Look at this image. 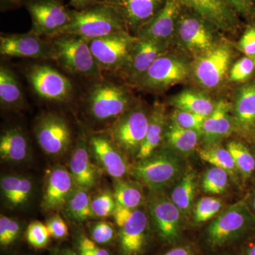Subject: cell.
Masks as SVG:
<instances>
[{
	"label": "cell",
	"instance_id": "ee69618b",
	"mask_svg": "<svg viewBox=\"0 0 255 255\" xmlns=\"http://www.w3.org/2000/svg\"><path fill=\"white\" fill-rule=\"evenodd\" d=\"M238 15L255 19V0H223Z\"/></svg>",
	"mask_w": 255,
	"mask_h": 255
},
{
	"label": "cell",
	"instance_id": "30bf717a",
	"mask_svg": "<svg viewBox=\"0 0 255 255\" xmlns=\"http://www.w3.org/2000/svg\"><path fill=\"white\" fill-rule=\"evenodd\" d=\"M213 28H216L205 18L184 7L176 34L185 49L199 56L215 46Z\"/></svg>",
	"mask_w": 255,
	"mask_h": 255
},
{
	"label": "cell",
	"instance_id": "f5cc1de1",
	"mask_svg": "<svg viewBox=\"0 0 255 255\" xmlns=\"http://www.w3.org/2000/svg\"><path fill=\"white\" fill-rule=\"evenodd\" d=\"M27 1L28 0H1V3L4 6H12V7L24 5Z\"/></svg>",
	"mask_w": 255,
	"mask_h": 255
},
{
	"label": "cell",
	"instance_id": "b9f144b4",
	"mask_svg": "<svg viewBox=\"0 0 255 255\" xmlns=\"http://www.w3.org/2000/svg\"><path fill=\"white\" fill-rule=\"evenodd\" d=\"M19 224L14 219L1 216L0 218V243L7 246L16 241L19 234Z\"/></svg>",
	"mask_w": 255,
	"mask_h": 255
},
{
	"label": "cell",
	"instance_id": "7402d4cb",
	"mask_svg": "<svg viewBox=\"0 0 255 255\" xmlns=\"http://www.w3.org/2000/svg\"><path fill=\"white\" fill-rule=\"evenodd\" d=\"M183 9L184 6L179 0H166L165 4L158 14L135 36L166 43L176 33Z\"/></svg>",
	"mask_w": 255,
	"mask_h": 255
},
{
	"label": "cell",
	"instance_id": "8fae6325",
	"mask_svg": "<svg viewBox=\"0 0 255 255\" xmlns=\"http://www.w3.org/2000/svg\"><path fill=\"white\" fill-rule=\"evenodd\" d=\"M151 220L157 235L164 243L174 244L182 237L183 216L170 198L155 192L148 201Z\"/></svg>",
	"mask_w": 255,
	"mask_h": 255
},
{
	"label": "cell",
	"instance_id": "5b68a950",
	"mask_svg": "<svg viewBox=\"0 0 255 255\" xmlns=\"http://www.w3.org/2000/svg\"><path fill=\"white\" fill-rule=\"evenodd\" d=\"M134 177L154 192L177 182L184 172V163L174 150L154 152L147 158L139 160L131 169Z\"/></svg>",
	"mask_w": 255,
	"mask_h": 255
},
{
	"label": "cell",
	"instance_id": "3957f363",
	"mask_svg": "<svg viewBox=\"0 0 255 255\" xmlns=\"http://www.w3.org/2000/svg\"><path fill=\"white\" fill-rule=\"evenodd\" d=\"M248 196L228 206L216 216L206 231V241L213 249L243 237L255 228V215Z\"/></svg>",
	"mask_w": 255,
	"mask_h": 255
},
{
	"label": "cell",
	"instance_id": "f907efd6",
	"mask_svg": "<svg viewBox=\"0 0 255 255\" xmlns=\"http://www.w3.org/2000/svg\"><path fill=\"white\" fill-rule=\"evenodd\" d=\"M103 0H70V5L74 9L82 10L93 6Z\"/></svg>",
	"mask_w": 255,
	"mask_h": 255
},
{
	"label": "cell",
	"instance_id": "4316f807",
	"mask_svg": "<svg viewBox=\"0 0 255 255\" xmlns=\"http://www.w3.org/2000/svg\"><path fill=\"white\" fill-rule=\"evenodd\" d=\"M28 154V142L26 135L18 128L5 130L0 137V156L6 162H19Z\"/></svg>",
	"mask_w": 255,
	"mask_h": 255
},
{
	"label": "cell",
	"instance_id": "2e32d148",
	"mask_svg": "<svg viewBox=\"0 0 255 255\" xmlns=\"http://www.w3.org/2000/svg\"><path fill=\"white\" fill-rule=\"evenodd\" d=\"M1 55L31 59L53 60L50 40L43 39L31 31L26 33L1 34L0 36Z\"/></svg>",
	"mask_w": 255,
	"mask_h": 255
},
{
	"label": "cell",
	"instance_id": "d6a6232c",
	"mask_svg": "<svg viewBox=\"0 0 255 255\" xmlns=\"http://www.w3.org/2000/svg\"><path fill=\"white\" fill-rule=\"evenodd\" d=\"M114 196L119 205L128 209H138L144 201L141 188L138 184L123 179H115Z\"/></svg>",
	"mask_w": 255,
	"mask_h": 255
},
{
	"label": "cell",
	"instance_id": "836d02e7",
	"mask_svg": "<svg viewBox=\"0 0 255 255\" xmlns=\"http://www.w3.org/2000/svg\"><path fill=\"white\" fill-rule=\"evenodd\" d=\"M198 153L202 160L214 167L227 171L230 175H232L234 179H237L239 172L232 155L227 148H223L217 145L207 146L205 148L200 149Z\"/></svg>",
	"mask_w": 255,
	"mask_h": 255
},
{
	"label": "cell",
	"instance_id": "9a60e30c",
	"mask_svg": "<svg viewBox=\"0 0 255 255\" xmlns=\"http://www.w3.org/2000/svg\"><path fill=\"white\" fill-rule=\"evenodd\" d=\"M188 73L187 65L182 61L163 55L155 60L135 85L149 91H159L184 81Z\"/></svg>",
	"mask_w": 255,
	"mask_h": 255
},
{
	"label": "cell",
	"instance_id": "7dc6e473",
	"mask_svg": "<svg viewBox=\"0 0 255 255\" xmlns=\"http://www.w3.org/2000/svg\"><path fill=\"white\" fill-rule=\"evenodd\" d=\"M50 236L55 239H63L68 235V228L66 223L60 216H53L46 223Z\"/></svg>",
	"mask_w": 255,
	"mask_h": 255
},
{
	"label": "cell",
	"instance_id": "f35d334b",
	"mask_svg": "<svg viewBox=\"0 0 255 255\" xmlns=\"http://www.w3.org/2000/svg\"><path fill=\"white\" fill-rule=\"evenodd\" d=\"M117 206L114 194L110 191H104L92 200V209L95 217L107 218L113 216Z\"/></svg>",
	"mask_w": 255,
	"mask_h": 255
},
{
	"label": "cell",
	"instance_id": "7a4b0ae2",
	"mask_svg": "<svg viewBox=\"0 0 255 255\" xmlns=\"http://www.w3.org/2000/svg\"><path fill=\"white\" fill-rule=\"evenodd\" d=\"M122 31H128L123 21L103 0L87 9L72 10L71 21L56 36L75 35L91 41Z\"/></svg>",
	"mask_w": 255,
	"mask_h": 255
},
{
	"label": "cell",
	"instance_id": "7bdbcfd3",
	"mask_svg": "<svg viewBox=\"0 0 255 255\" xmlns=\"http://www.w3.org/2000/svg\"><path fill=\"white\" fill-rule=\"evenodd\" d=\"M255 69L254 62L251 57H245L234 64L230 73L232 82H243L251 76Z\"/></svg>",
	"mask_w": 255,
	"mask_h": 255
},
{
	"label": "cell",
	"instance_id": "9c48e42d",
	"mask_svg": "<svg viewBox=\"0 0 255 255\" xmlns=\"http://www.w3.org/2000/svg\"><path fill=\"white\" fill-rule=\"evenodd\" d=\"M26 77L32 90L42 100L63 103L73 97L74 88L70 79L50 65H31L26 70Z\"/></svg>",
	"mask_w": 255,
	"mask_h": 255
},
{
	"label": "cell",
	"instance_id": "c3c4849f",
	"mask_svg": "<svg viewBox=\"0 0 255 255\" xmlns=\"http://www.w3.org/2000/svg\"><path fill=\"white\" fill-rule=\"evenodd\" d=\"M80 255H110L108 251L97 246L93 240L82 236L79 241Z\"/></svg>",
	"mask_w": 255,
	"mask_h": 255
},
{
	"label": "cell",
	"instance_id": "d4e9b609",
	"mask_svg": "<svg viewBox=\"0 0 255 255\" xmlns=\"http://www.w3.org/2000/svg\"><path fill=\"white\" fill-rule=\"evenodd\" d=\"M233 123L240 131L249 133L255 128V82L240 89L233 107Z\"/></svg>",
	"mask_w": 255,
	"mask_h": 255
},
{
	"label": "cell",
	"instance_id": "44dd1931",
	"mask_svg": "<svg viewBox=\"0 0 255 255\" xmlns=\"http://www.w3.org/2000/svg\"><path fill=\"white\" fill-rule=\"evenodd\" d=\"M90 153L89 139L81 130L70 157L69 171L77 187L87 191L95 187L98 181L97 168L92 164Z\"/></svg>",
	"mask_w": 255,
	"mask_h": 255
},
{
	"label": "cell",
	"instance_id": "ba28073f",
	"mask_svg": "<svg viewBox=\"0 0 255 255\" xmlns=\"http://www.w3.org/2000/svg\"><path fill=\"white\" fill-rule=\"evenodd\" d=\"M31 18V33L51 38L72 20V10L63 0H28L24 4Z\"/></svg>",
	"mask_w": 255,
	"mask_h": 255
},
{
	"label": "cell",
	"instance_id": "816d5d0a",
	"mask_svg": "<svg viewBox=\"0 0 255 255\" xmlns=\"http://www.w3.org/2000/svg\"><path fill=\"white\" fill-rule=\"evenodd\" d=\"M163 255H195L189 246H178L172 248Z\"/></svg>",
	"mask_w": 255,
	"mask_h": 255
},
{
	"label": "cell",
	"instance_id": "60d3db41",
	"mask_svg": "<svg viewBox=\"0 0 255 255\" xmlns=\"http://www.w3.org/2000/svg\"><path fill=\"white\" fill-rule=\"evenodd\" d=\"M206 117L199 114L191 113L180 110L174 111L172 116V122L177 124L179 127L186 129L202 131L203 126L205 122Z\"/></svg>",
	"mask_w": 255,
	"mask_h": 255
},
{
	"label": "cell",
	"instance_id": "6f0895ef",
	"mask_svg": "<svg viewBox=\"0 0 255 255\" xmlns=\"http://www.w3.org/2000/svg\"><path fill=\"white\" fill-rule=\"evenodd\" d=\"M253 58V62H254L255 66V56L253 57V58Z\"/></svg>",
	"mask_w": 255,
	"mask_h": 255
},
{
	"label": "cell",
	"instance_id": "ffe728a7",
	"mask_svg": "<svg viewBox=\"0 0 255 255\" xmlns=\"http://www.w3.org/2000/svg\"><path fill=\"white\" fill-rule=\"evenodd\" d=\"M76 184L70 171L55 167L47 176L41 206L47 211H58L66 206Z\"/></svg>",
	"mask_w": 255,
	"mask_h": 255
},
{
	"label": "cell",
	"instance_id": "8d00e7d4",
	"mask_svg": "<svg viewBox=\"0 0 255 255\" xmlns=\"http://www.w3.org/2000/svg\"><path fill=\"white\" fill-rule=\"evenodd\" d=\"M229 176L227 171L213 166L208 169L203 176L201 189L210 195L222 194L228 189Z\"/></svg>",
	"mask_w": 255,
	"mask_h": 255
},
{
	"label": "cell",
	"instance_id": "1f68e13d",
	"mask_svg": "<svg viewBox=\"0 0 255 255\" xmlns=\"http://www.w3.org/2000/svg\"><path fill=\"white\" fill-rule=\"evenodd\" d=\"M0 186L6 200L14 206H21L27 202L33 189L29 179L18 176H6L1 178Z\"/></svg>",
	"mask_w": 255,
	"mask_h": 255
},
{
	"label": "cell",
	"instance_id": "11a10c76",
	"mask_svg": "<svg viewBox=\"0 0 255 255\" xmlns=\"http://www.w3.org/2000/svg\"><path fill=\"white\" fill-rule=\"evenodd\" d=\"M251 204L252 209H253V212H254L255 215V186L251 196Z\"/></svg>",
	"mask_w": 255,
	"mask_h": 255
},
{
	"label": "cell",
	"instance_id": "bcb514c9",
	"mask_svg": "<svg viewBox=\"0 0 255 255\" xmlns=\"http://www.w3.org/2000/svg\"><path fill=\"white\" fill-rule=\"evenodd\" d=\"M238 48L247 56H255V23H251L247 27L238 43Z\"/></svg>",
	"mask_w": 255,
	"mask_h": 255
},
{
	"label": "cell",
	"instance_id": "6da1fadb",
	"mask_svg": "<svg viewBox=\"0 0 255 255\" xmlns=\"http://www.w3.org/2000/svg\"><path fill=\"white\" fill-rule=\"evenodd\" d=\"M48 39L53 50V60L65 71L95 80L105 79L88 40L75 35H61Z\"/></svg>",
	"mask_w": 255,
	"mask_h": 255
},
{
	"label": "cell",
	"instance_id": "db71d44e",
	"mask_svg": "<svg viewBox=\"0 0 255 255\" xmlns=\"http://www.w3.org/2000/svg\"><path fill=\"white\" fill-rule=\"evenodd\" d=\"M245 255H255V241L247 246L244 251Z\"/></svg>",
	"mask_w": 255,
	"mask_h": 255
},
{
	"label": "cell",
	"instance_id": "cb8c5ba5",
	"mask_svg": "<svg viewBox=\"0 0 255 255\" xmlns=\"http://www.w3.org/2000/svg\"><path fill=\"white\" fill-rule=\"evenodd\" d=\"M232 108V105L227 101H219L211 115L206 117L201 131L206 145H216L231 135L234 128L233 119L230 114Z\"/></svg>",
	"mask_w": 255,
	"mask_h": 255
},
{
	"label": "cell",
	"instance_id": "d6986e66",
	"mask_svg": "<svg viewBox=\"0 0 255 255\" xmlns=\"http://www.w3.org/2000/svg\"><path fill=\"white\" fill-rule=\"evenodd\" d=\"M90 151L102 168L115 179H122L128 172L123 152L108 135H92L89 138Z\"/></svg>",
	"mask_w": 255,
	"mask_h": 255
},
{
	"label": "cell",
	"instance_id": "f6af8a7d",
	"mask_svg": "<svg viewBox=\"0 0 255 255\" xmlns=\"http://www.w3.org/2000/svg\"><path fill=\"white\" fill-rule=\"evenodd\" d=\"M91 235L92 240L96 243L105 244L110 243L114 236L113 226L105 221L96 223L92 228Z\"/></svg>",
	"mask_w": 255,
	"mask_h": 255
},
{
	"label": "cell",
	"instance_id": "603a6c76",
	"mask_svg": "<svg viewBox=\"0 0 255 255\" xmlns=\"http://www.w3.org/2000/svg\"><path fill=\"white\" fill-rule=\"evenodd\" d=\"M148 219L140 209H135L130 219L119 228V246L122 255H140L147 241Z\"/></svg>",
	"mask_w": 255,
	"mask_h": 255
},
{
	"label": "cell",
	"instance_id": "8992f818",
	"mask_svg": "<svg viewBox=\"0 0 255 255\" xmlns=\"http://www.w3.org/2000/svg\"><path fill=\"white\" fill-rule=\"evenodd\" d=\"M149 117L142 106H134L114 121L108 136L123 153L136 157L145 137Z\"/></svg>",
	"mask_w": 255,
	"mask_h": 255
},
{
	"label": "cell",
	"instance_id": "83f0119b",
	"mask_svg": "<svg viewBox=\"0 0 255 255\" xmlns=\"http://www.w3.org/2000/svg\"><path fill=\"white\" fill-rule=\"evenodd\" d=\"M201 136L200 132L179 127L172 121L167 124L164 135L172 150L184 155L195 150Z\"/></svg>",
	"mask_w": 255,
	"mask_h": 255
},
{
	"label": "cell",
	"instance_id": "e0dca14e",
	"mask_svg": "<svg viewBox=\"0 0 255 255\" xmlns=\"http://www.w3.org/2000/svg\"><path fill=\"white\" fill-rule=\"evenodd\" d=\"M165 43L157 40L138 38L127 65L119 75L129 83L136 85L155 60L164 55Z\"/></svg>",
	"mask_w": 255,
	"mask_h": 255
},
{
	"label": "cell",
	"instance_id": "9f6ffc18",
	"mask_svg": "<svg viewBox=\"0 0 255 255\" xmlns=\"http://www.w3.org/2000/svg\"><path fill=\"white\" fill-rule=\"evenodd\" d=\"M60 255H76L75 253L70 251H65Z\"/></svg>",
	"mask_w": 255,
	"mask_h": 255
},
{
	"label": "cell",
	"instance_id": "484cf974",
	"mask_svg": "<svg viewBox=\"0 0 255 255\" xmlns=\"http://www.w3.org/2000/svg\"><path fill=\"white\" fill-rule=\"evenodd\" d=\"M167 120L165 107L162 104L155 102L149 117L148 127L141 147L136 155L138 160L147 158L155 152L160 145L164 135Z\"/></svg>",
	"mask_w": 255,
	"mask_h": 255
},
{
	"label": "cell",
	"instance_id": "ab89813d",
	"mask_svg": "<svg viewBox=\"0 0 255 255\" xmlns=\"http://www.w3.org/2000/svg\"><path fill=\"white\" fill-rule=\"evenodd\" d=\"M26 236L28 243L38 249L45 248L51 237L46 225L39 221L30 223L26 230Z\"/></svg>",
	"mask_w": 255,
	"mask_h": 255
},
{
	"label": "cell",
	"instance_id": "52a82bcc",
	"mask_svg": "<svg viewBox=\"0 0 255 255\" xmlns=\"http://www.w3.org/2000/svg\"><path fill=\"white\" fill-rule=\"evenodd\" d=\"M138 38L122 31L89 41L94 58L102 72L120 74Z\"/></svg>",
	"mask_w": 255,
	"mask_h": 255
},
{
	"label": "cell",
	"instance_id": "d590c367",
	"mask_svg": "<svg viewBox=\"0 0 255 255\" xmlns=\"http://www.w3.org/2000/svg\"><path fill=\"white\" fill-rule=\"evenodd\" d=\"M228 150L232 155L238 172L245 179L251 177L255 169V157L244 144L233 140L227 144Z\"/></svg>",
	"mask_w": 255,
	"mask_h": 255
},
{
	"label": "cell",
	"instance_id": "681fc988",
	"mask_svg": "<svg viewBox=\"0 0 255 255\" xmlns=\"http://www.w3.org/2000/svg\"><path fill=\"white\" fill-rule=\"evenodd\" d=\"M134 211L135 210L128 209V208L124 207V206L119 205L117 203V206H116V209L114 210L113 216L119 228L122 227L124 223L130 219Z\"/></svg>",
	"mask_w": 255,
	"mask_h": 255
},
{
	"label": "cell",
	"instance_id": "74e56055",
	"mask_svg": "<svg viewBox=\"0 0 255 255\" xmlns=\"http://www.w3.org/2000/svg\"><path fill=\"white\" fill-rule=\"evenodd\" d=\"M223 207L221 199L213 196L201 198L193 207V220L196 225L214 219Z\"/></svg>",
	"mask_w": 255,
	"mask_h": 255
},
{
	"label": "cell",
	"instance_id": "5bb4252c",
	"mask_svg": "<svg viewBox=\"0 0 255 255\" xmlns=\"http://www.w3.org/2000/svg\"><path fill=\"white\" fill-rule=\"evenodd\" d=\"M117 13L128 31L135 36L165 4L166 0H104Z\"/></svg>",
	"mask_w": 255,
	"mask_h": 255
},
{
	"label": "cell",
	"instance_id": "4fadbf2b",
	"mask_svg": "<svg viewBox=\"0 0 255 255\" xmlns=\"http://www.w3.org/2000/svg\"><path fill=\"white\" fill-rule=\"evenodd\" d=\"M232 50L226 43L214 46L199 55L194 65V76L201 86L214 89L219 86L227 73Z\"/></svg>",
	"mask_w": 255,
	"mask_h": 255
},
{
	"label": "cell",
	"instance_id": "f1b7e54d",
	"mask_svg": "<svg viewBox=\"0 0 255 255\" xmlns=\"http://www.w3.org/2000/svg\"><path fill=\"white\" fill-rule=\"evenodd\" d=\"M196 188L197 175L189 171L183 174L171 191L169 198L184 216H189L193 210Z\"/></svg>",
	"mask_w": 255,
	"mask_h": 255
},
{
	"label": "cell",
	"instance_id": "f546056e",
	"mask_svg": "<svg viewBox=\"0 0 255 255\" xmlns=\"http://www.w3.org/2000/svg\"><path fill=\"white\" fill-rule=\"evenodd\" d=\"M0 103L6 108H18L24 103L23 94L14 73L7 67L0 68Z\"/></svg>",
	"mask_w": 255,
	"mask_h": 255
},
{
	"label": "cell",
	"instance_id": "e575fe53",
	"mask_svg": "<svg viewBox=\"0 0 255 255\" xmlns=\"http://www.w3.org/2000/svg\"><path fill=\"white\" fill-rule=\"evenodd\" d=\"M70 217L75 221H86L95 217L92 209V200L86 189L76 187L66 204Z\"/></svg>",
	"mask_w": 255,
	"mask_h": 255
},
{
	"label": "cell",
	"instance_id": "277c9868",
	"mask_svg": "<svg viewBox=\"0 0 255 255\" xmlns=\"http://www.w3.org/2000/svg\"><path fill=\"white\" fill-rule=\"evenodd\" d=\"M85 110L98 122L116 121L132 107L131 96L127 88L104 80H97L87 91Z\"/></svg>",
	"mask_w": 255,
	"mask_h": 255
},
{
	"label": "cell",
	"instance_id": "680465c9",
	"mask_svg": "<svg viewBox=\"0 0 255 255\" xmlns=\"http://www.w3.org/2000/svg\"></svg>",
	"mask_w": 255,
	"mask_h": 255
},
{
	"label": "cell",
	"instance_id": "4dcf8cb0",
	"mask_svg": "<svg viewBox=\"0 0 255 255\" xmlns=\"http://www.w3.org/2000/svg\"><path fill=\"white\" fill-rule=\"evenodd\" d=\"M177 110L208 117L215 108L213 101L201 92L187 90L178 94L171 100Z\"/></svg>",
	"mask_w": 255,
	"mask_h": 255
},
{
	"label": "cell",
	"instance_id": "ac0fdd59",
	"mask_svg": "<svg viewBox=\"0 0 255 255\" xmlns=\"http://www.w3.org/2000/svg\"><path fill=\"white\" fill-rule=\"evenodd\" d=\"M184 7L194 11L223 31H233L239 26L238 14L223 0H179Z\"/></svg>",
	"mask_w": 255,
	"mask_h": 255
},
{
	"label": "cell",
	"instance_id": "7c38bea8",
	"mask_svg": "<svg viewBox=\"0 0 255 255\" xmlns=\"http://www.w3.org/2000/svg\"><path fill=\"white\" fill-rule=\"evenodd\" d=\"M34 133L37 142L47 155H62L72 143V131L68 122L53 112L43 114L37 119Z\"/></svg>",
	"mask_w": 255,
	"mask_h": 255
}]
</instances>
